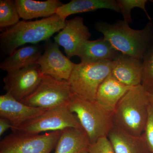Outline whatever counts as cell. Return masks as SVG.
<instances>
[{
    "label": "cell",
    "instance_id": "cb8c5ba5",
    "mask_svg": "<svg viewBox=\"0 0 153 153\" xmlns=\"http://www.w3.org/2000/svg\"><path fill=\"white\" fill-rule=\"evenodd\" d=\"M143 136L151 153H153V104L151 103L149 108L147 120Z\"/></svg>",
    "mask_w": 153,
    "mask_h": 153
},
{
    "label": "cell",
    "instance_id": "484cf974",
    "mask_svg": "<svg viewBox=\"0 0 153 153\" xmlns=\"http://www.w3.org/2000/svg\"><path fill=\"white\" fill-rule=\"evenodd\" d=\"M12 126V124L8 120L0 117V136L2 135L9 129H11Z\"/></svg>",
    "mask_w": 153,
    "mask_h": 153
},
{
    "label": "cell",
    "instance_id": "d6986e66",
    "mask_svg": "<svg viewBox=\"0 0 153 153\" xmlns=\"http://www.w3.org/2000/svg\"><path fill=\"white\" fill-rule=\"evenodd\" d=\"M14 2L20 17L25 20L52 16L56 14L57 9L63 4L59 0H47L43 1L15 0Z\"/></svg>",
    "mask_w": 153,
    "mask_h": 153
},
{
    "label": "cell",
    "instance_id": "3957f363",
    "mask_svg": "<svg viewBox=\"0 0 153 153\" xmlns=\"http://www.w3.org/2000/svg\"><path fill=\"white\" fill-rule=\"evenodd\" d=\"M149 92L142 85L131 88L113 113L114 126L135 136L142 135L150 104Z\"/></svg>",
    "mask_w": 153,
    "mask_h": 153
},
{
    "label": "cell",
    "instance_id": "6da1fadb",
    "mask_svg": "<svg viewBox=\"0 0 153 153\" xmlns=\"http://www.w3.org/2000/svg\"><path fill=\"white\" fill-rule=\"evenodd\" d=\"M65 25L66 21L56 14L36 21H20L0 34L1 49L9 55L26 44L47 41L55 33L61 31Z\"/></svg>",
    "mask_w": 153,
    "mask_h": 153
},
{
    "label": "cell",
    "instance_id": "5b68a950",
    "mask_svg": "<svg viewBox=\"0 0 153 153\" xmlns=\"http://www.w3.org/2000/svg\"><path fill=\"white\" fill-rule=\"evenodd\" d=\"M112 62L75 64L68 82L74 94L95 101L100 85L111 73Z\"/></svg>",
    "mask_w": 153,
    "mask_h": 153
},
{
    "label": "cell",
    "instance_id": "e0dca14e",
    "mask_svg": "<svg viewBox=\"0 0 153 153\" xmlns=\"http://www.w3.org/2000/svg\"><path fill=\"white\" fill-rule=\"evenodd\" d=\"M90 144L83 129L67 128L60 131L54 153H88Z\"/></svg>",
    "mask_w": 153,
    "mask_h": 153
},
{
    "label": "cell",
    "instance_id": "5bb4252c",
    "mask_svg": "<svg viewBox=\"0 0 153 153\" xmlns=\"http://www.w3.org/2000/svg\"><path fill=\"white\" fill-rule=\"evenodd\" d=\"M103 38L86 41L80 47L77 56L81 63L112 62L120 54Z\"/></svg>",
    "mask_w": 153,
    "mask_h": 153
},
{
    "label": "cell",
    "instance_id": "2e32d148",
    "mask_svg": "<svg viewBox=\"0 0 153 153\" xmlns=\"http://www.w3.org/2000/svg\"><path fill=\"white\" fill-rule=\"evenodd\" d=\"M115 153H151L143 135H132L114 126L107 136Z\"/></svg>",
    "mask_w": 153,
    "mask_h": 153
},
{
    "label": "cell",
    "instance_id": "ba28073f",
    "mask_svg": "<svg viewBox=\"0 0 153 153\" xmlns=\"http://www.w3.org/2000/svg\"><path fill=\"white\" fill-rule=\"evenodd\" d=\"M60 131L43 134L13 132L0 142V153H50L55 149Z\"/></svg>",
    "mask_w": 153,
    "mask_h": 153
},
{
    "label": "cell",
    "instance_id": "4316f807",
    "mask_svg": "<svg viewBox=\"0 0 153 153\" xmlns=\"http://www.w3.org/2000/svg\"><path fill=\"white\" fill-rule=\"evenodd\" d=\"M149 96L150 101L151 103L153 104V93L149 94Z\"/></svg>",
    "mask_w": 153,
    "mask_h": 153
},
{
    "label": "cell",
    "instance_id": "d4e9b609",
    "mask_svg": "<svg viewBox=\"0 0 153 153\" xmlns=\"http://www.w3.org/2000/svg\"><path fill=\"white\" fill-rule=\"evenodd\" d=\"M88 153H115L107 137H102L95 142L90 143Z\"/></svg>",
    "mask_w": 153,
    "mask_h": 153
},
{
    "label": "cell",
    "instance_id": "7a4b0ae2",
    "mask_svg": "<svg viewBox=\"0 0 153 153\" xmlns=\"http://www.w3.org/2000/svg\"><path fill=\"white\" fill-rule=\"evenodd\" d=\"M95 28L119 52L142 60L153 37L152 22L140 30L132 29L123 20L113 24L99 21L96 23Z\"/></svg>",
    "mask_w": 153,
    "mask_h": 153
},
{
    "label": "cell",
    "instance_id": "7402d4cb",
    "mask_svg": "<svg viewBox=\"0 0 153 153\" xmlns=\"http://www.w3.org/2000/svg\"><path fill=\"white\" fill-rule=\"evenodd\" d=\"M142 61V85L149 93H153V37Z\"/></svg>",
    "mask_w": 153,
    "mask_h": 153
},
{
    "label": "cell",
    "instance_id": "277c9868",
    "mask_svg": "<svg viewBox=\"0 0 153 153\" xmlns=\"http://www.w3.org/2000/svg\"><path fill=\"white\" fill-rule=\"evenodd\" d=\"M67 106L76 115L90 143L102 137H107L114 126L113 113L105 110L95 101L88 100L74 94Z\"/></svg>",
    "mask_w": 153,
    "mask_h": 153
},
{
    "label": "cell",
    "instance_id": "9a60e30c",
    "mask_svg": "<svg viewBox=\"0 0 153 153\" xmlns=\"http://www.w3.org/2000/svg\"><path fill=\"white\" fill-rule=\"evenodd\" d=\"M131 88L119 82L111 73L99 87L95 101L105 110L113 113L119 102Z\"/></svg>",
    "mask_w": 153,
    "mask_h": 153
},
{
    "label": "cell",
    "instance_id": "7c38bea8",
    "mask_svg": "<svg viewBox=\"0 0 153 153\" xmlns=\"http://www.w3.org/2000/svg\"><path fill=\"white\" fill-rule=\"evenodd\" d=\"M46 110L24 104L7 93L0 96V117L9 120L12 124L11 128L37 117Z\"/></svg>",
    "mask_w": 153,
    "mask_h": 153
},
{
    "label": "cell",
    "instance_id": "8fae6325",
    "mask_svg": "<svg viewBox=\"0 0 153 153\" xmlns=\"http://www.w3.org/2000/svg\"><path fill=\"white\" fill-rule=\"evenodd\" d=\"M91 35L82 17L66 20L65 27L54 37L55 42L64 48L67 57L78 55L80 47L89 40Z\"/></svg>",
    "mask_w": 153,
    "mask_h": 153
},
{
    "label": "cell",
    "instance_id": "ac0fdd59",
    "mask_svg": "<svg viewBox=\"0 0 153 153\" xmlns=\"http://www.w3.org/2000/svg\"><path fill=\"white\" fill-rule=\"evenodd\" d=\"M42 54L41 47L36 44L20 47L2 61L0 68L10 73L37 64Z\"/></svg>",
    "mask_w": 153,
    "mask_h": 153
},
{
    "label": "cell",
    "instance_id": "44dd1931",
    "mask_svg": "<svg viewBox=\"0 0 153 153\" xmlns=\"http://www.w3.org/2000/svg\"><path fill=\"white\" fill-rule=\"evenodd\" d=\"M21 17L14 1H0V27H10L20 22Z\"/></svg>",
    "mask_w": 153,
    "mask_h": 153
},
{
    "label": "cell",
    "instance_id": "52a82bcc",
    "mask_svg": "<svg viewBox=\"0 0 153 153\" xmlns=\"http://www.w3.org/2000/svg\"><path fill=\"white\" fill-rule=\"evenodd\" d=\"M69 127L83 129L76 115L70 111L67 105H63L46 110L37 117L11 129L13 132L37 134Z\"/></svg>",
    "mask_w": 153,
    "mask_h": 153
},
{
    "label": "cell",
    "instance_id": "9c48e42d",
    "mask_svg": "<svg viewBox=\"0 0 153 153\" xmlns=\"http://www.w3.org/2000/svg\"><path fill=\"white\" fill-rule=\"evenodd\" d=\"M43 75L38 64L8 73L3 79L4 89L18 101H22L36 90Z\"/></svg>",
    "mask_w": 153,
    "mask_h": 153
},
{
    "label": "cell",
    "instance_id": "8992f818",
    "mask_svg": "<svg viewBox=\"0 0 153 153\" xmlns=\"http://www.w3.org/2000/svg\"><path fill=\"white\" fill-rule=\"evenodd\" d=\"M73 94L68 80L43 74L36 90L21 102L29 106L48 110L67 105Z\"/></svg>",
    "mask_w": 153,
    "mask_h": 153
},
{
    "label": "cell",
    "instance_id": "30bf717a",
    "mask_svg": "<svg viewBox=\"0 0 153 153\" xmlns=\"http://www.w3.org/2000/svg\"><path fill=\"white\" fill-rule=\"evenodd\" d=\"M37 64L43 74L59 80H68L75 63L63 55L56 42L49 40Z\"/></svg>",
    "mask_w": 153,
    "mask_h": 153
},
{
    "label": "cell",
    "instance_id": "603a6c76",
    "mask_svg": "<svg viewBox=\"0 0 153 153\" xmlns=\"http://www.w3.org/2000/svg\"><path fill=\"white\" fill-rule=\"evenodd\" d=\"M120 13L123 16V21L129 24L132 23L131 13L134 8H140L146 13L150 22H152L151 17L146 10L147 0H116Z\"/></svg>",
    "mask_w": 153,
    "mask_h": 153
},
{
    "label": "cell",
    "instance_id": "ffe728a7",
    "mask_svg": "<svg viewBox=\"0 0 153 153\" xmlns=\"http://www.w3.org/2000/svg\"><path fill=\"white\" fill-rule=\"evenodd\" d=\"M103 9L120 13L116 0H72L59 7L56 11V14L63 20L66 21L67 17L73 14Z\"/></svg>",
    "mask_w": 153,
    "mask_h": 153
},
{
    "label": "cell",
    "instance_id": "4fadbf2b",
    "mask_svg": "<svg viewBox=\"0 0 153 153\" xmlns=\"http://www.w3.org/2000/svg\"><path fill=\"white\" fill-rule=\"evenodd\" d=\"M111 74L126 86L133 87L142 85V60L120 53L112 61Z\"/></svg>",
    "mask_w": 153,
    "mask_h": 153
}]
</instances>
